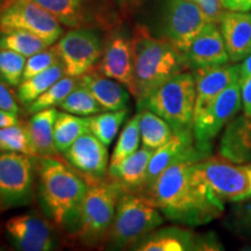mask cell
Instances as JSON below:
<instances>
[{
    "instance_id": "obj_1",
    "label": "cell",
    "mask_w": 251,
    "mask_h": 251,
    "mask_svg": "<svg viewBox=\"0 0 251 251\" xmlns=\"http://www.w3.org/2000/svg\"><path fill=\"white\" fill-rule=\"evenodd\" d=\"M185 159L169 166L143 194L163 216L177 224L197 227L219 218L225 207L213 201L193 172L194 162Z\"/></svg>"
},
{
    "instance_id": "obj_2",
    "label": "cell",
    "mask_w": 251,
    "mask_h": 251,
    "mask_svg": "<svg viewBox=\"0 0 251 251\" xmlns=\"http://www.w3.org/2000/svg\"><path fill=\"white\" fill-rule=\"evenodd\" d=\"M36 196L52 225L71 231L89 180L67 159L36 157Z\"/></svg>"
},
{
    "instance_id": "obj_3",
    "label": "cell",
    "mask_w": 251,
    "mask_h": 251,
    "mask_svg": "<svg viewBox=\"0 0 251 251\" xmlns=\"http://www.w3.org/2000/svg\"><path fill=\"white\" fill-rule=\"evenodd\" d=\"M133 41L134 89L137 103L164 81L188 68L186 57L166 41L153 36L143 25L135 29Z\"/></svg>"
},
{
    "instance_id": "obj_4",
    "label": "cell",
    "mask_w": 251,
    "mask_h": 251,
    "mask_svg": "<svg viewBox=\"0 0 251 251\" xmlns=\"http://www.w3.org/2000/svg\"><path fill=\"white\" fill-rule=\"evenodd\" d=\"M163 214L144 194L122 192L114 219L106 235L108 249H133L141 240L163 224Z\"/></svg>"
},
{
    "instance_id": "obj_5",
    "label": "cell",
    "mask_w": 251,
    "mask_h": 251,
    "mask_svg": "<svg viewBox=\"0 0 251 251\" xmlns=\"http://www.w3.org/2000/svg\"><path fill=\"white\" fill-rule=\"evenodd\" d=\"M122 192L111 179L90 183L78 208L72 235L87 247L103 243Z\"/></svg>"
},
{
    "instance_id": "obj_6",
    "label": "cell",
    "mask_w": 251,
    "mask_h": 251,
    "mask_svg": "<svg viewBox=\"0 0 251 251\" xmlns=\"http://www.w3.org/2000/svg\"><path fill=\"white\" fill-rule=\"evenodd\" d=\"M207 24L196 2L188 0H157L149 21L143 25L153 36L169 42L186 54L194 37Z\"/></svg>"
},
{
    "instance_id": "obj_7",
    "label": "cell",
    "mask_w": 251,
    "mask_h": 251,
    "mask_svg": "<svg viewBox=\"0 0 251 251\" xmlns=\"http://www.w3.org/2000/svg\"><path fill=\"white\" fill-rule=\"evenodd\" d=\"M196 77L193 72H180L171 77L137 103L164 119L174 131L192 129L196 108Z\"/></svg>"
},
{
    "instance_id": "obj_8",
    "label": "cell",
    "mask_w": 251,
    "mask_h": 251,
    "mask_svg": "<svg viewBox=\"0 0 251 251\" xmlns=\"http://www.w3.org/2000/svg\"><path fill=\"white\" fill-rule=\"evenodd\" d=\"M193 172L213 201L224 207L228 201H243L249 187L246 164L208 156L194 162Z\"/></svg>"
},
{
    "instance_id": "obj_9",
    "label": "cell",
    "mask_w": 251,
    "mask_h": 251,
    "mask_svg": "<svg viewBox=\"0 0 251 251\" xmlns=\"http://www.w3.org/2000/svg\"><path fill=\"white\" fill-rule=\"evenodd\" d=\"M35 158L0 150V213L31 202L36 188Z\"/></svg>"
},
{
    "instance_id": "obj_10",
    "label": "cell",
    "mask_w": 251,
    "mask_h": 251,
    "mask_svg": "<svg viewBox=\"0 0 251 251\" xmlns=\"http://www.w3.org/2000/svg\"><path fill=\"white\" fill-rule=\"evenodd\" d=\"M25 30L50 46L63 35L61 23L34 0H9L0 9V31Z\"/></svg>"
},
{
    "instance_id": "obj_11",
    "label": "cell",
    "mask_w": 251,
    "mask_h": 251,
    "mask_svg": "<svg viewBox=\"0 0 251 251\" xmlns=\"http://www.w3.org/2000/svg\"><path fill=\"white\" fill-rule=\"evenodd\" d=\"M242 108L241 77L231 81L211 105L194 118L193 134L198 148L212 151V141Z\"/></svg>"
},
{
    "instance_id": "obj_12",
    "label": "cell",
    "mask_w": 251,
    "mask_h": 251,
    "mask_svg": "<svg viewBox=\"0 0 251 251\" xmlns=\"http://www.w3.org/2000/svg\"><path fill=\"white\" fill-rule=\"evenodd\" d=\"M67 76L79 78L93 70L101 58L103 42L96 30L72 28L55 45Z\"/></svg>"
},
{
    "instance_id": "obj_13",
    "label": "cell",
    "mask_w": 251,
    "mask_h": 251,
    "mask_svg": "<svg viewBox=\"0 0 251 251\" xmlns=\"http://www.w3.org/2000/svg\"><path fill=\"white\" fill-rule=\"evenodd\" d=\"M6 235L15 249L50 251L56 247L51 222L35 213L15 215L5 224Z\"/></svg>"
},
{
    "instance_id": "obj_14",
    "label": "cell",
    "mask_w": 251,
    "mask_h": 251,
    "mask_svg": "<svg viewBox=\"0 0 251 251\" xmlns=\"http://www.w3.org/2000/svg\"><path fill=\"white\" fill-rule=\"evenodd\" d=\"M208 156H211V152L198 148L193 129L174 131L171 139L156 149L150 158L143 193L169 166L185 159H202Z\"/></svg>"
},
{
    "instance_id": "obj_15",
    "label": "cell",
    "mask_w": 251,
    "mask_h": 251,
    "mask_svg": "<svg viewBox=\"0 0 251 251\" xmlns=\"http://www.w3.org/2000/svg\"><path fill=\"white\" fill-rule=\"evenodd\" d=\"M221 244L212 235H198L188 229L168 227L155 229L131 250L137 251H194L221 250Z\"/></svg>"
},
{
    "instance_id": "obj_16",
    "label": "cell",
    "mask_w": 251,
    "mask_h": 251,
    "mask_svg": "<svg viewBox=\"0 0 251 251\" xmlns=\"http://www.w3.org/2000/svg\"><path fill=\"white\" fill-rule=\"evenodd\" d=\"M63 156L89 183L103 180L108 177L107 146L92 133H85L78 137Z\"/></svg>"
},
{
    "instance_id": "obj_17",
    "label": "cell",
    "mask_w": 251,
    "mask_h": 251,
    "mask_svg": "<svg viewBox=\"0 0 251 251\" xmlns=\"http://www.w3.org/2000/svg\"><path fill=\"white\" fill-rule=\"evenodd\" d=\"M98 71L103 76L120 81L133 92V41L125 30H114L103 43Z\"/></svg>"
},
{
    "instance_id": "obj_18",
    "label": "cell",
    "mask_w": 251,
    "mask_h": 251,
    "mask_svg": "<svg viewBox=\"0 0 251 251\" xmlns=\"http://www.w3.org/2000/svg\"><path fill=\"white\" fill-rule=\"evenodd\" d=\"M185 57L192 70L228 64L230 59L219 25L207 23L191 42Z\"/></svg>"
},
{
    "instance_id": "obj_19",
    "label": "cell",
    "mask_w": 251,
    "mask_h": 251,
    "mask_svg": "<svg viewBox=\"0 0 251 251\" xmlns=\"http://www.w3.org/2000/svg\"><path fill=\"white\" fill-rule=\"evenodd\" d=\"M196 77L194 118L208 107L231 81L241 77L240 64H224L193 70ZM194 121V120H193Z\"/></svg>"
},
{
    "instance_id": "obj_20",
    "label": "cell",
    "mask_w": 251,
    "mask_h": 251,
    "mask_svg": "<svg viewBox=\"0 0 251 251\" xmlns=\"http://www.w3.org/2000/svg\"><path fill=\"white\" fill-rule=\"evenodd\" d=\"M219 27L231 62L238 63L251 54V13L226 9Z\"/></svg>"
},
{
    "instance_id": "obj_21",
    "label": "cell",
    "mask_w": 251,
    "mask_h": 251,
    "mask_svg": "<svg viewBox=\"0 0 251 251\" xmlns=\"http://www.w3.org/2000/svg\"><path fill=\"white\" fill-rule=\"evenodd\" d=\"M153 151L155 150L142 147L118 164L109 165V179L118 184L124 192L142 194L146 186L147 170Z\"/></svg>"
},
{
    "instance_id": "obj_22",
    "label": "cell",
    "mask_w": 251,
    "mask_h": 251,
    "mask_svg": "<svg viewBox=\"0 0 251 251\" xmlns=\"http://www.w3.org/2000/svg\"><path fill=\"white\" fill-rule=\"evenodd\" d=\"M78 80L92 93L102 112L120 111L129 106L131 93L120 81L92 70L80 76Z\"/></svg>"
},
{
    "instance_id": "obj_23",
    "label": "cell",
    "mask_w": 251,
    "mask_h": 251,
    "mask_svg": "<svg viewBox=\"0 0 251 251\" xmlns=\"http://www.w3.org/2000/svg\"><path fill=\"white\" fill-rule=\"evenodd\" d=\"M219 155L237 164H250L251 117L243 114L226 126L220 140Z\"/></svg>"
},
{
    "instance_id": "obj_24",
    "label": "cell",
    "mask_w": 251,
    "mask_h": 251,
    "mask_svg": "<svg viewBox=\"0 0 251 251\" xmlns=\"http://www.w3.org/2000/svg\"><path fill=\"white\" fill-rule=\"evenodd\" d=\"M57 114L58 111L55 107L42 109L33 113L27 121L37 157H56L59 155L54 141V125Z\"/></svg>"
},
{
    "instance_id": "obj_25",
    "label": "cell",
    "mask_w": 251,
    "mask_h": 251,
    "mask_svg": "<svg viewBox=\"0 0 251 251\" xmlns=\"http://www.w3.org/2000/svg\"><path fill=\"white\" fill-rule=\"evenodd\" d=\"M139 112L140 135L143 147L156 150L171 139L174 129L164 119L148 108H141Z\"/></svg>"
},
{
    "instance_id": "obj_26",
    "label": "cell",
    "mask_w": 251,
    "mask_h": 251,
    "mask_svg": "<svg viewBox=\"0 0 251 251\" xmlns=\"http://www.w3.org/2000/svg\"><path fill=\"white\" fill-rule=\"evenodd\" d=\"M49 11L64 26L83 27L86 24L87 0H34Z\"/></svg>"
},
{
    "instance_id": "obj_27",
    "label": "cell",
    "mask_w": 251,
    "mask_h": 251,
    "mask_svg": "<svg viewBox=\"0 0 251 251\" xmlns=\"http://www.w3.org/2000/svg\"><path fill=\"white\" fill-rule=\"evenodd\" d=\"M65 76V69L62 62L52 65L46 71L41 72L36 76L28 78L21 81L18 85L17 99L19 102L27 106L33 102L37 97L46 92L50 86L54 85L56 81Z\"/></svg>"
},
{
    "instance_id": "obj_28",
    "label": "cell",
    "mask_w": 251,
    "mask_h": 251,
    "mask_svg": "<svg viewBox=\"0 0 251 251\" xmlns=\"http://www.w3.org/2000/svg\"><path fill=\"white\" fill-rule=\"evenodd\" d=\"M90 133L86 117L58 112L54 125V141L59 153H64L83 134Z\"/></svg>"
},
{
    "instance_id": "obj_29",
    "label": "cell",
    "mask_w": 251,
    "mask_h": 251,
    "mask_svg": "<svg viewBox=\"0 0 251 251\" xmlns=\"http://www.w3.org/2000/svg\"><path fill=\"white\" fill-rule=\"evenodd\" d=\"M129 114V109L120 111H105L103 113L86 117L90 133L98 137L105 146L112 144L119 129Z\"/></svg>"
},
{
    "instance_id": "obj_30",
    "label": "cell",
    "mask_w": 251,
    "mask_h": 251,
    "mask_svg": "<svg viewBox=\"0 0 251 251\" xmlns=\"http://www.w3.org/2000/svg\"><path fill=\"white\" fill-rule=\"evenodd\" d=\"M50 45L41 37L25 30L0 31V49H7L26 57L45 50Z\"/></svg>"
},
{
    "instance_id": "obj_31",
    "label": "cell",
    "mask_w": 251,
    "mask_h": 251,
    "mask_svg": "<svg viewBox=\"0 0 251 251\" xmlns=\"http://www.w3.org/2000/svg\"><path fill=\"white\" fill-rule=\"evenodd\" d=\"M78 84V78L67 76L62 77L61 79L56 81L54 85L49 87L46 92H43L40 97L26 106L27 112L29 114L40 112L42 109L58 107L59 103L67 98V96L71 92Z\"/></svg>"
},
{
    "instance_id": "obj_32",
    "label": "cell",
    "mask_w": 251,
    "mask_h": 251,
    "mask_svg": "<svg viewBox=\"0 0 251 251\" xmlns=\"http://www.w3.org/2000/svg\"><path fill=\"white\" fill-rule=\"evenodd\" d=\"M0 142H1L2 150H6V151L20 152L31 157H37L27 122L20 121L17 125L1 128Z\"/></svg>"
},
{
    "instance_id": "obj_33",
    "label": "cell",
    "mask_w": 251,
    "mask_h": 251,
    "mask_svg": "<svg viewBox=\"0 0 251 251\" xmlns=\"http://www.w3.org/2000/svg\"><path fill=\"white\" fill-rule=\"evenodd\" d=\"M62 111L79 115V117H90L102 112L101 106L97 101L92 93L83 86L78 80L77 86L68 94L67 98L58 106Z\"/></svg>"
},
{
    "instance_id": "obj_34",
    "label": "cell",
    "mask_w": 251,
    "mask_h": 251,
    "mask_svg": "<svg viewBox=\"0 0 251 251\" xmlns=\"http://www.w3.org/2000/svg\"><path fill=\"white\" fill-rule=\"evenodd\" d=\"M140 112L131 117L126 122L124 129L119 135L118 142L113 150L109 165L118 164L122 159L127 158L128 156L133 155L135 151L139 150L141 135H140Z\"/></svg>"
},
{
    "instance_id": "obj_35",
    "label": "cell",
    "mask_w": 251,
    "mask_h": 251,
    "mask_svg": "<svg viewBox=\"0 0 251 251\" xmlns=\"http://www.w3.org/2000/svg\"><path fill=\"white\" fill-rule=\"evenodd\" d=\"M26 61V56L0 49V80L8 86H18L23 81Z\"/></svg>"
},
{
    "instance_id": "obj_36",
    "label": "cell",
    "mask_w": 251,
    "mask_h": 251,
    "mask_svg": "<svg viewBox=\"0 0 251 251\" xmlns=\"http://www.w3.org/2000/svg\"><path fill=\"white\" fill-rule=\"evenodd\" d=\"M59 62H61V59H59L58 52L56 50L55 46L52 48H49L48 47L45 50H41V51L36 52V54L27 57L23 80L36 76V75L46 71L47 69L57 64Z\"/></svg>"
},
{
    "instance_id": "obj_37",
    "label": "cell",
    "mask_w": 251,
    "mask_h": 251,
    "mask_svg": "<svg viewBox=\"0 0 251 251\" xmlns=\"http://www.w3.org/2000/svg\"><path fill=\"white\" fill-rule=\"evenodd\" d=\"M196 4L201 8L207 23L219 25L220 19L225 12L222 0H196Z\"/></svg>"
},
{
    "instance_id": "obj_38",
    "label": "cell",
    "mask_w": 251,
    "mask_h": 251,
    "mask_svg": "<svg viewBox=\"0 0 251 251\" xmlns=\"http://www.w3.org/2000/svg\"><path fill=\"white\" fill-rule=\"evenodd\" d=\"M17 98L9 90L8 85L4 81L0 80V108L12 113H19L20 107H19Z\"/></svg>"
},
{
    "instance_id": "obj_39",
    "label": "cell",
    "mask_w": 251,
    "mask_h": 251,
    "mask_svg": "<svg viewBox=\"0 0 251 251\" xmlns=\"http://www.w3.org/2000/svg\"><path fill=\"white\" fill-rule=\"evenodd\" d=\"M241 96L243 114L251 117V76L241 77Z\"/></svg>"
},
{
    "instance_id": "obj_40",
    "label": "cell",
    "mask_w": 251,
    "mask_h": 251,
    "mask_svg": "<svg viewBox=\"0 0 251 251\" xmlns=\"http://www.w3.org/2000/svg\"><path fill=\"white\" fill-rule=\"evenodd\" d=\"M237 221L240 222L241 227L251 233V201L246 205L237 206L235 208Z\"/></svg>"
},
{
    "instance_id": "obj_41",
    "label": "cell",
    "mask_w": 251,
    "mask_h": 251,
    "mask_svg": "<svg viewBox=\"0 0 251 251\" xmlns=\"http://www.w3.org/2000/svg\"><path fill=\"white\" fill-rule=\"evenodd\" d=\"M222 5L227 11L249 12L251 9V0H222Z\"/></svg>"
},
{
    "instance_id": "obj_42",
    "label": "cell",
    "mask_w": 251,
    "mask_h": 251,
    "mask_svg": "<svg viewBox=\"0 0 251 251\" xmlns=\"http://www.w3.org/2000/svg\"><path fill=\"white\" fill-rule=\"evenodd\" d=\"M19 122H20V119H19L17 113H12L0 108V129L17 125Z\"/></svg>"
},
{
    "instance_id": "obj_43",
    "label": "cell",
    "mask_w": 251,
    "mask_h": 251,
    "mask_svg": "<svg viewBox=\"0 0 251 251\" xmlns=\"http://www.w3.org/2000/svg\"><path fill=\"white\" fill-rule=\"evenodd\" d=\"M240 71L241 77L251 76V54L247 58H244L240 64Z\"/></svg>"
},
{
    "instance_id": "obj_44",
    "label": "cell",
    "mask_w": 251,
    "mask_h": 251,
    "mask_svg": "<svg viewBox=\"0 0 251 251\" xmlns=\"http://www.w3.org/2000/svg\"><path fill=\"white\" fill-rule=\"evenodd\" d=\"M246 170L248 175V179H249V187H248V192L243 198V201H247V200H251V163L250 164H246Z\"/></svg>"
},
{
    "instance_id": "obj_45",
    "label": "cell",
    "mask_w": 251,
    "mask_h": 251,
    "mask_svg": "<svg viewBox=\"0 0 251 251\" xmlns=\"http://www.w3.org/2000/svg\"><path fill=\"white\" fill-rule=\"evenodd\" d=\"M0 9H1V0H0Z\"/></svg>"
},
{
    "instance_id": "obj_46",
    "label": "cell",
    "mask_w": 251,
    "mask_h": 251,
    "mask_svg": "<svg viewBox=\"0 0 251 251\" xmlns=\"http://www.w3.org/2000/svg\"><path fill=\"white\" fill-rule=\"evenodd\" d=\"M0 150H2V148H1V142H0Z\"/></svg>"
},
{
    "instance_id": "obj_47",
    "label": "cell",
    "mask_w": 251,
    "mask_h": 251,
    "mask_svg": "<svg viewBox=\"0 0 251 251\" xmlns=\"http://www.w3.org/2000/svg\"><path fill=\"white\" fill-rule=\"evenodd\" d=\"M188 1H193V2H196V0H188Z\"/></svg>"
}]
</instances>
